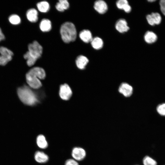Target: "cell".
I'll list each match as a JSON object with an SVG mask.
<instances>
[{
	"label": "cell",
	"instance_id": "f1b7e54d",
	"mask_svg": "<svg viewBox=\"0 0 165 165\" xmlns=\"http://www.w3.org/2000/svg\"><path fill=\"white\" fill-rule=\"evenodd\" d=\"M5 38V36L2 32V30L0 28V42L1 41L4 40Z\"/></svg>",
	"mask_w": 165,
	"mask_h": 165
},
{
	"label": "cell",
	"instance_id": "44dd1931",
	"mask_svg": "<svg viewBox=\"0 0 165 165\" xmlns=\"http://www.w3.org/2000/svg\"><path fill=\"white\" fill-rule=\"evenodd\" d=\"M37 6L38 9L42 13L47 12L50 8L49 3L46 1L38 2L37 4Z\"/></svg>",
	"mask_w": 165,
	"mask_h": 165
},
{
	"label": "cell",
	"instance_id": "cb8c5ba5",
	"mask_svg": "<svg viewBox=\"0 0 165 165\" xmlns=\"http://www.w3.org/2000/svg\"><path fill=\"white\" fill-rule=\"evenodd\" d=\"M128 4V1L127 0H119L116 2V5L118 9L123 10Z\"/></svg>",
	"mask_w": 165,
	"mask_h": 165
},
{
	"label": "cell",
	"instance_id": "2e32d148",
	"mask_svg": "<svg viewBox=\"0 0 165 165\" xmlns=\"http://www.w3.org/2000/svg\"><path fill=\"white\" fill-rule=\"evenodd\" d=\"M39 27L41 30L43 32H48L51 29V21L47 19H43L40 22Z\"/></svg>",
	"mask_w": 165,
	"mask_h": 165
},
{
	"label": "cell",
	"instance_id": "83f0119b",
	"mask_svg": "<svg viewBox=\"0 0 165 165\" xmlns=\"http://www.w3.org/2000/svg\"><path fill=\"white\" fill-rule=\"evenodd\" d=\"M123 10L126 13H130L131 10V7L128 4L125 6Z\"/></svg>",
	"mask_w": 165,
	"mask_h": 165
},
{
	"label": "cell",
	"instance_id": "277c9868",
	"mask_svg": "<svg viewBox=\"0 0 165 165\" xmlns=\"http://www.w3.org/2000/svg\"><path fill=\"white\" fill-rule=\"evenodd\" d=\"M29 54L32 57L37 60L41 56L42 53V46L36 41H34L29 44L28 46Z\"/></svg>",
	"mask_w": 165,
	"mask_h": 165
},
{
	"label": "cell",
	"instance_id": "7c38bea8",
	"mask_svg": "<svg viewBox=\"0 0 165 165\" xmlns=\"http://www.w3.org/2000/svg\"><path fill=\"white\" fill-rule=\"evenodd\" d=\"M89 62L88 59L85 56L80 55L77 57L76 64L77 67L81 70L84 69Z\"/></svg>",
	"mask_w": 165,
	"mask_h": 165
},
{
	"label": "cell",
	"instance_id": "ffe728a7",
	"mask_svg": "<svg viewBox=\"0 0 165 165\" xmlns=\"http://www.w3.org/2000/svg\"><path fill=\"white\" fill-rule=\"evenodd\" d=\"M69 4L67 0H60L56 5V9L60 12H63L67 9L69 7Z\"/></svg>",
	"mask_w": 165,
	"mask_h": 165
},
{
	"label": "cell",
	"instance_id": "4316f807",
	"mask_svg": "<svg viewBox=\"0 0 165 165\" xmlns=\"http://www.w3.org/2000/svg\"><path fill=\"white\" fill-rule=\"evenodd\" d=\"M65 165H79V164L75 160L69 159L66 161Z\"/></svg>",
	"mask_w": 165,
	"mask_h": 165
},
{
	"label": "cell",
	"instance_id": "d6986e66",
	"mask_svg": "<svg viewBox=\"0 0 165 165\" xmlns=\"http://www.w3.org/2000/svg\"><path fill=\"white\" fill-rule=\"evenodd\" d=\"M36 143L38 146L42 149H45L48 146V143L45 137L42 134L38 135L37 137Z\"/></svg>",
	"mask_w": 165,
	"mask_h": 165
},
{
	"label": "cell",
	"instance_id": "5b68a950",
	"mask_svg": "<svg viewBox=\"0 0 165 165\" xmlns=\"http://www.w3.org/2000/svg\"><path fill=\"white\" fill-rule=\"evenodd\" d=\"M13 52L7 48L0 46V65L4 66L12 59Z\"/></svg>",
	"mask_w": 165,
	"mask_h": 165
},
{
	"label": "cell",
	"instance_id": "8fae6325",
	"mask_svg": "<svg viewBox=\"0 0 165 165\" xmlns=\"http://www.w3.org/2000/svg\"><path fill=\"white\" fill-rule=\"evenodd\" d=\"M133 88L128 84L126 83H122L119 88V92L125 97H129L133 93Z\"/></svg>",
	"mask_w": 165,
	"mask_h": 165
},
{
	"label": "cell",
	"instance_id": "8992f818",
	"mask_svg": "<svg viewBox=\"0 0 165 165\" xmlns=\"http://www.w3.org/2000/svg\"><path fill=\"white\" fill-rule=\"evenodd\" d=\"M59 94L62 100H68L71 97L72 92L69 85L65 83L60 86Z\"/></svg>",
	"mask_w": 165,
	"mask_h": 165
},
{
	"label": "cell",
	"instance_id": "484cf974",
	"mask_svg": "<svg viewBox=\"0 0 165 165\" xmlns=\"http://www.w3.org/2000/svg\"><path fill=\"white\" fill-rule=\"evenodd\" d=\"M160 5L161 11L165 16V0H161L160 2Z\"/></svg>",
	"mask_w": 165,
	"mask_h": 165
},
{
	"label": "cell",
	"instance_id": "ba28073f",
	"mask_svg": "<svg viewBox=\"0 0 165 165\" xmlns=\"http://www.w3.org/2000/svg\"><path fill=\"white\" fill-rule=\"evenodd\" d=\"M115 27L116 29L120 33H124L127 32L130 29L128 24L125 19L121 18L116 22Z\"/></svg>",
	"mask_w": 165,
	"mask_h": 165
},
{
	"label": "cell",
	"instance_id": "5bb4252c",
	"mask_svg": "<svg viewBox=\"0 0 165 165\" xmlns=\"http://www.w3.org/2000/svg\"><path fill=\"white\" fill-rule=\"evenodd\" d=\"M26 15L28 20L31 22H36L38 20V13L34 8L28 9L27 11Z\"/></svg>",
	"mask_w": 165,
	"mask_h": 165
},
{
	"label": "cell",
	"instance_id": "f546056e",
	"mask_svg": "<svg viewBox=\"0 0 165 165\" xmlns=\"http://www.w3.org/2000/svg\"><path fill=\"white\" fill-rule=\"evenodd\" d=\"M156 0H148V1L149 2H154Z\"/></svg>",
	"mask_w": 165,
	"mask_h": 165
},
{
	"label": "cell",
	"instance_id": "7402d4cb",
	"mask_svg": "<svg viewBox=\"0 0 165 165\" xmlns=\"http://www.w3.org/2000/svg\"><path fill=\"white\" fill-rule=\"evenodd\" d=\"M143 165H157L156 161L148 155L145 156L142 160Z\"/></svg>",
	"mask_w": 165,
	"mask_h": 165
},
{
	"label": "cell",
	"instance_id": "3957f363",
	"mask_svg": "<svg viewBox=\"0 0 165 165\" xmlns=\"http://www.w3.org/2000/svg\"><path fill=\"white\" fill-rule=\"evenodd\" d=\"M62 40L68 43L74 41L77 37V31L74 24L71 22H66L63 24L60 29Z\"/></svg>",
	"mask_w": 165,
	"mask_h": 165
},
{
	"label": "cell",
	"instance_id": "52a82bcc",
	"mask_svg": "<svg viewBox=\"0 0 165 165\" xmlns=\"http://www.w3.org/2000/svg\"><path fill=\"white\" fill-rule=\"evenodd\" d=\"M94 7L95 10L100 14L105 13L108 10L107 4L102 0L96 1L94 3Z\"/></svg>",
	"mask_w": 165,
	"mask_h": 165
},
{
	"label": "cell",
	"instance_id": "9a60e30c",
	"mask_svg": "<svg viewBox=\"0 0 165 165\" xmlns=\"http://www.w3.org/2000/svg\"><path fill=\"white\" fill-rule=\"evenodd\" d=\"M34 158L36 162L41 163L46 162L49 160L48 156L44 152L40 151H37L35 152Z\"/></svg>",
	"mask_w": 165,
	"mask_h": 165
},
{
	"label": "cell",
	"instance_id": "4dcf8cb0",
	"mask_svg": "<svg viewBox=\"0 0 165 165\" xmlns=\"http://www.w3.org/2000/svg\"></svg>",
	"mask_w": 165,
	"mask_h": 165
},
{
	"label": "cell",
	"instance_id": "6da1fadb",
	"mask_svg": "<svg viewBox=\"0 0 165 165\" xmlns=\"http://www.w3.org/2000/svg\"><path fill=\"white\" fill-rule=\"evenodd\" d=\"M46 73L42 68L35 67L31 69L26 74V81L31 88L37 89L42 86L40 79H43L46 77Z\"/></svg>",
	"mask_w": 165,
	"mask_h": 165
},
{
	"label": "cell",
	"instance_id": "30bf717a",
	"mask_svg": "<svg viewBox=\"0 0 165 165\" xmlns=\"http://www.w3.org/2000/svg\"><path fill=\"white\" fill-rule=\"evenodd\" d=\"M72 155L75 160L80 161L85 157L86 152L84 149L81 148L75 147L72 149Z\"/></svg>",
	"mask_w": 165,
	"mask_h": 165
},
{
	"label": "cell",
	"instance_id": "ac0fdd59",
	"mask_svg": "<svg viewBox=\"0 0 165 165\" xmlns=\"http://www.w3.org/2000/svg\"><path fill=\"white\" fill-rule=\"evenodd\" d=\"M90 42L93 48L96 50L101 49L103 46V40L101 38L98 37L93 38Z\"/></svg>",
	"mask_w": 165,
	"mask_h": 165
},
{
	"label": "cell",
	"instance_id": "603a6c76",
	"mask_svg": "<svg viewBox=\"0 0 165 165\" xmlns=\"http://www.w3.org/2000/svg\"><path fill=\"white\" fill-rule=\"evenodd\" d=\"M8 20L10 23L13 25H18L21 22L20 17L16 14H13L10 15Z\"/></svg>",
	"mask_w": 165,
	"mask_h": 165
},
{
	"label": "cell",
	"instance_id": "e0dca14e",
	"mask_svg": "<svg viewBox=\"0 0 165 165\" xmlns=\"http://www.w3.org/2000/svg\"><path fill=\"white\" fill-rule=\"evenodd\" d=\"M144 39L146 42L148 44H151L156 41L157 36L153 32L148 31L145 33L144 36Z\"/></svg>",
	"mask_w": 165,
	"mask_h": 165
},
{
	"label": "cell",
	"instance_id": "d4e9b609",
	"mask_svg": "<svg viewBox=\"0 0 165 165\" xmlns=\"http://www.w3.org/2000/svg\"><path fill=\"white\" fill-rule=\"evenodd\" d=\"M157 111L161 115L165 116V103L159 105L157 107Z\"/></svg>",
	"mask_w": 165,
	"mask_h": 165
},
{
	"label": "cell",
	"instance_id": "9c48e42d",
	"mask_svg": "<svg viewBox=\"0 0 165 165\" xmlns=\"http://www.w3.org/2000/svg\"><path fill=\"white\" fill-rule=\"evenodd\" d=\"M148 23L152 26L159 24L161 21V17L158 13H152L148 15L146 17Z\"/></svg>",
	"mask_w": 165,
	"mask_h": 165
},
{
	"label": "cell",
	"instance_id": "4fadbf2b",
	"mask_svg": "<svg viewBox=\"0 0 165 165\" xmlns=\"http://www.w3.org/2000/svg\"><path fill=\"white\" fill-rule=\"evenodd\" d=\"M79 37L83 42L86 43L90 42L93 38L91 31L86 29L81 31L79 33Z\"/></svg>",
	"mask_w": 165,
	"mask_h": 165
},
{
	"label": "cell",
	"instance_id": "7a4b0ae2",
	"mask_svg": "<svg viewBox=\"0 0 165 165\" xmlns=\"http://www.w3.org/2000/svg\"><path fill=\"white\" fill-rule=\"evenodd\" d=\"M30 88L24 86L17 89V93L19 97L23 103L33 106L39 103L40 99L38 94Z\"/></svg>",
	"mask_w": 165,
	"mask_h": 165
}]
</instances>
